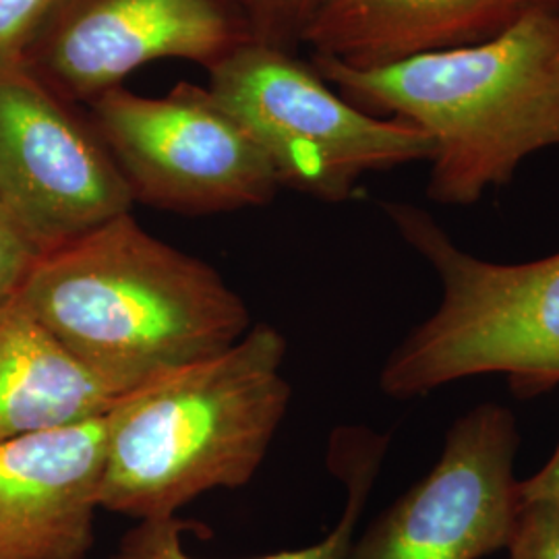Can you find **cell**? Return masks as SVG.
I'll return each mask as SVG.
<instances>
[{
    "instance_id": "12",
    "label": "cell",
    "mask_w": 559,
    "mask_h": 559,
    "mask_svg": "<svg viewBox=\"0 0 559 559\" xmlns=\"http://www.w3.org/2000/svg\"><path fill=\"white\" fill-rule=\"evenodd\" d=\"M117 399L20 295L0 302V441L102 419Z\"/></svg>"
},
{
    "instance_id": "13",
    "label": "cell",
    "mask_w": 559,
    "mask_h": 559,
    "mask_svg": "<svg viewBox=\"0 0 559 559\" xmlns=\"http://www.w3.org/2000/svg\"><path fill=\"white\" fill-rule=\"evenodd\" d=\"M388 443L390 436L367 427L336 429L330 440L328 466L346 487V506L336 526L309 547L251 559H346L357 537L360 514L380 475ZM189 526L177 516L140 520L138 526L124 533L112 559H200L189 556L182 545V533Z\"/></svg>"
},
{
    "instance_id": "5",
    "label": "cell",
    "mask_w": 559,
    "mask_h": 559,
    "mask_svg": "<svg viewBox=\"0 0 559 559\" xmlns=\"http://www.w3.org/2000/svg\"><path fill=\"white\" fill-rule=\"evenodd\" d=\"M210 73V92L260 143L280 185L313 198L346 200L362 175L436 154L417 124L362 112L288 50L251 41Z\"/></svg>"
},
{
    "instance_id": "6",
    "label": "cell",
    "mask_w": 559,
    "mask_h": 559,
    "mask_svg": "<svg viewBox=\"0 0 559 559\" xmlns=\"http://www.w3.org/2000/svg\"><path fill=\"white\" fill-rule=\"evenodd\" d=\"M92 106L135 200L205 214L261 205L280 187L260 143L210 90L179 85L143 98L115 87Z\"/></svg>"
},
{
    "instance_id": "2",
    "label": "cell",
    "mask_w": 559,
    "mask_h": 559,
    "mask_svg": "<svg viewBox=\"0 0 559 559\" xmlns=\"http://www.w3.org/2000/svg\"><path fill=\"white\" fill-rule=\"evenodd\" d=\"M321 80L353 102L431 135L429 198L468 205L559 143V7L540 9L491 40L380 67L318 57Z\"/></svg>"
},
{
    "instance_id": "9",
    "label": "cell",
    "mask_w": 559,
    "mask_h": 559,
    "mask_svg": "<svg viewBox=\"0 0 559 559\" xmlns=\"http://www.w3.org/2000/svg\"><path fill=\"white\" fill-rule=\"evenodd\" d=\"M29 40L41 71L85 100L120 87L152 60L212 69L255 41L230 0H59Z\"/></svg>"
},
{
    "instance_id": "16",
    "label": "cell",
    "mask_w": 559,
    "mask_h": 559,
    "mask_svg": "<svg viewBox=\"0 0 559 559\" xmlns=\"http://www.w3.org/2000/svg\"><path fill=\"white\" fill-rule=\"evenodd\" d=\"M41 251L0 201V302L17 297Z\"/></svg>"
},
{
    "instance_id": "10",
    "label": "cell",
    "mask_w": 559,
    "mask_h": 559,
    "mask_svg": "<svg viewBox=\"0 0 559 559\" xmlns=\"http://www.w3.org/2000/svg\"><path fill=\"white\" fill-rule=\"evenodd\" d=\"M104 468V417L0 441V559H85Z\"/></svg>"
},
{
    "instance_id": "4",
    "label": "cell",
    "mask_w": 559,
    "mask_h": 559,
    "mask_svg": "<svg viewBox=\"0 0 559 559\" xmlns=\"http://www.w3.org/2000/svg\"><path fill=\"white\" fill-rule=\"evenodd\" d=\"M383 207L402 239L436 270L441 300L392 350L381 390L417 399L485 373L506 376L524 399L559 385V253L528 263L479 260L417 205Z\"/></svg>"
},
{
    "instance_id": "15",
    "label": "cell",
    "mask_w": 559,
    "mask_h": 559,
    "mask_svg": "<svg viewBox=\"0 0 559 559\" xmlns=\"http://www.w3.org/2000/svg\"><path fill=\"white\" fill-rule=\"evenodd\" d=\"M508 559H559V503H522Z\"/></svg>"
},
{
    "instance_id": "14",
    "label": "cell",
    "mask_w": 559,
    "mask_h": 559,
    "mask_svg": "<svg viewBox=\"0 0 559 559\" xmlns=\"http://www.w3.org/2000/svg\"><path fill=\"white\" fill-rule=\"evenodd\" d=\"M247 21L253 40L286 50L305 40L323 0H230Z\"/></svg>"
},
{
    "instance_id": "1",
    "label": "cell",
    "mask_w": 559,
    "mask_h": 559,
    "mask_svg": "<svg viewBox=\"0 0 559 559\" xmlns=\"http://www.w3.org/2000/svg\"><path fill=\"white\" fill-rule=\"evenodd\" d=\"M20 297L117 396L228 350L251 328L212 265L131 214L44 253Z\"/></svg>"
},
{
    "instance_id": "3",
    "label": "cell",
    "mask_w": 559,
    "mask_h": 559,
    "mask_svg": "<svg viewBox=\"0 0 559 559\" xmlns=\"http://www.w3.org/2000/svg\"><path fill=\"white\" fill-rule=\"evenodd\" d=\"M284 357V336L258 323L228 350L119 396L104 417L100 508L170 519L205 491L245 487L290 404Z\"/></svg>"
},
{
    "instance_id": "8",
    "label": "cell",
    "mask_w": 559,
    "mask_h": 559,
    "mask_svg": "<svg viewBox=\"0 0 559 559\" xmlns=\"http://www.w3.org/2000/svg\"><path fill=\"white\" fill-rule=\"evenodd\" d=\"M0 201L44 253L131 214L119 164L25 71L0 60Z\"/></svg>"
},
{
    "instance_id": "18",
    "label": "cell",
    "mask_w": 559,
    "mask_h": 559,
    "mask_svg": "<svg viewBox=\"0 0 559 559\" xmlns=\"http://www.w3.org/2000/svg\"><path fill=\"white\" fill-rule=\"evenodd\" d=\"M519 491L522 503H559V443L554 456L547 460L539 473H535L531 479L520 480Z\"/></svg>"
},
{
    "instance_id": "11",
    "label": "cell",
    "mask_w": 559,
    "mask_h": 559,
    "mask_svg": "<svg viewBox=\"0 0 559 559\" xmlns=\"http://www.w3.org/2000/svg\"><path fill=\"white\" fill-rule=\"evenodd\" d=\"M559 0H323L305 40L318 57L350 67L491 40Z\"/></svg>"
},
{
    "instance_id": "17",
    "label": "cell",
    "mask_w": 559,
    "mask_h": 559,
    "mask_svg": "<svg viewBox=\"0 0 559 559\" xmlns=\"http://www.w3.org/2000/svg\"><path fill=\"white\" fill-rule=\"evenodd\" d=\"M59 0H0V60L20 59L21 48Z\"/></svg>"
},
{
    "instance_id": "7",
    "label": "cell",
    "mask_w": 559,
    "mask_h": 559,
    "mask_svg": "<svg viewBox=\"0 0 559 559\" xmlns=\"http://www.w3.org/2000/svg\"><path fill=\"white\" fill-rule=\"evenodd\" d=\"M514 415L485 402L450 427L441 456L355 537L346 559H483L508 549L522 501Z\"/></svg>"
}]
</instances>
